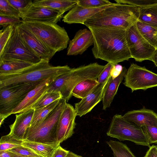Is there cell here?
<instances>
[{
    "label": "cell",
    "instance_id": "1",
    "mask_svg": "<svg viewBox=\"0 0 157 157\" xmlns=\"http://www.w3.org/2000/svg\"><path fill=\"white\" fill-rule=\"evenodd\" d=\"M88 28L94 37L92 51L95 58L115 65L132 58L126 30L108 28Z\"/></svg>",
    "mask_w": 157,
    "mask_h": 157
},
{
    "label": "cell",
    "instance_id": "2",
    "mask_svg": "<svg viewBox=\"0 0 157 157\" xmlns=\"http://www.w3.org/2000/svg\"><path fill=\"white\" fill-rule=\"evenodd\" d=\"M139 13V7L114 3L87 20L84 25L88 28H108L126 30L136 23Z\"/></svg>",
    "mask_w": 157,
    "mask_h": 157
},
{
    "label": "cell",
    "instance_id": "3",
    "mask_svg": "<svg viewBox=\"0 0 157 157\" xmlns=\"http://www.w3.org/2000/svg\"><path fill=\"white\" fill-rule=\"evenodd\" d=\"M49 61L42 59L39 63L15 74L0 75V88L9 86L40 83L48 78L66 73L71 69L67 65L52 66Z\"/></svg>",
    "mask_w": 157,
    "mask_h": 157
},
{
    "label": "cell",
    "instance_id": "4",
    "mask_svg": "<svg viewBox=\"0 0 157 157\" xmlns=\"http://www.w3.org/2000/svg\"><path fill=\"white\" fill-rule=\"evenodd\" d=\"M105 66L95 62L71 68L68 72L58 76L46 92H60L67 102L72 96V91L76 85L87 79L97 80Z\"/></svg>",
    "mask_w": 157,
    "mask_h": 157
},
{
    "label": "cell",
    "instance_id": "5",
    "mask_svg": "<svg viewBox=\"0 0 157 157\" xmlns=\"http://www.w3.org/2000/svg\"><path fill=\"white\" fill-rule=\"evenodd\" d=\"M22 22L53 53L67 48L70 40L67 33L64 28L57 24L23 21Z\"/></svg>",
    "mask_w": 157,
    "mask_h": 157
},
{
    "label": "cell",
    "instance_id": "6",
    "mask_svg": "<svg viewBox=\"0 0 157 157\" xmlns=\"http://www.w3.org/2000/svg\"><path fill=\"white\" fill-rule=\"evenodd\" d=\"M61 98L59 102L44 121L34 128H29L23 141L54 144L57 142V132L59 121L67 103Z\"/></svg>",
    "mask_w": 157,
    "mask_h": 157
},
{
    "label": "cell",
    "instance_id": "7",
    "mask_svg": "<svg viewBox=\"0 0 157 157\" xmlns=\"http://www.w3.org/2000/svg\"><path fill=\"white\" fill-rule=\"evenodd\" d=\"M106 134L120 141L128 140L137 145L151 147L142 127L128 121L121 115L113 116Z\"/></svg>",
    "mask_w": 157,
    "mask_h": 157
},
{
    "label": "cell",
    "instance_id": "8",
    "mask_svg": "<svg viewBox=\"0 0 157 157\" xmlns=\"http://www.w3.org/2000/svg\"><path fill=\"white\" fill-rule=\"evenodd\" d=\"M1 59L18 60L33 64L37 63L42 59L30 50L22 40L18 24L14 25L10 38L0 54Z\"/></svg>",
    "mask_w": 157,
    "mask_h": 157
},
{
    "label": "cell",
    "instance_id": "9",
    "mask_svg": "<svg viewBox=\"0 0 157 157\" xmlns=\"http://www.w3.org/2000/svg\"><path fill=\"white\" fill-rule=\"evenodd\" d=\"M124 78L123 84L131 89L132 92L157 86V74L134 63L131 64Z\"/></svg>",
    "mask_w": 157,
    "mask_h": 157
},
{
    "label": "cell",
    "instance_id": "10",
    "mask_svg": "<svg viewBox=\"0 0 157 157\" xmlns=\"http://www.w3.org/2000/svg\"><path fill=\"white\" fill-rule=\"evenodd\" d=\"M40 83L9 86L0 88V114L11 115L13 110L23 101L28 92Z\"/></svg>",
    "mask_w": 157,
    "mask_h": 157
},
{
    "label": "cell",
    "instance_id": "11",
    "mask_svg": "<svg viewBox=\"0 0 157 157\" xmlns=\"http://www.w3.org/2000/svg\"><path fill=\"white\" fill-rule=\"evenodd\" d=\"M126 31L127 43L132 58L139 62L147 60L151 61L156 49L142 36L136 23Z\"/></svg>",
    "mask_w": 157,
    "mask_h": 157
},
{
    "label": "cell",
    "instance_id": "12",
    "mask_svg": "<svg viewBox=\"0 0 157 157\" xmlns=\"http://www.w3.org/2000/svg\"><path fill=\"white\" fill-rule=\"evenodd\" d=\"M63 14L48 8L35 6L32 3L21 13V17L23 21L57 24L63 18Z\"/></svg>",
    "mask_w": 157,
    "mask_h": 157
},
{
    "label": "cell",
    "instance_id": "13",
    "mask_svg": "<svg viewBox=\"0 0 157 157\" xmlns=\"http://www.w3.org/2000/svg\"><path fill=\"white\" fill-rule=\"evenodd\" d=\"M76 114L75 108L67 103L60 117L57 129L58 143L60 144L71 137L75 128Z\"/></svg>",
    "mask_w": 157,
    "mask_h": 157
},
{
    "label": "cell",
    "instance_id": "14",
    "mask_svg": "<svg viewBox=\"0 0 157 157\" xmlns=\"http://www.w3.org/2000/svg\"><path fill=\"white\" fill-rule=\"evenodd\" d=\"M18 26L21 38L30 50L42 59L49 61L55 54L50 51L22 22L18 24Z\"/></svg>",
    "mask_w": 157,
    "mask_h": 157
},
{
    "label": "cell",
    "instance_id": "15",
    "mask_svg": "<svg viewBox=\"0 0 157 157\" xmlns=\"http://www.w3.org/2000/svg\"><path fill=\"white\" fill-rule=\"evenodd\" d=\"M110 77V75L105 82L99 84L88 95L75 104V109L77 116L81 117L86 115L102 100L105 88Z\"/></svg>",
    "mask_w": 157,
    "mask_h": 157
},
{
    "label": "cell",
    "instance_id": "16",
    "mask_svg": "<svg viewBox=\"0 0 157 157\" xmlns=\"http://www.w3.org/2000/svg\"><path fill=\"white\" fill-rule=\"evenodd\" d=\"M57 77L48 78L40 83L28 92L23 101L13 110L11 114L19 113L31 109L33 105L46 92L49 86Z\"/></svg>",
    "mask_w": 157,
    "mask_h": 157
},
{
    "label": "cell",
    "instance_id": "17",
    "mask_svg": "<svg viewBox=\"0 0 157 157\" xmlns=\"http://www.w3.org/2000/svg\"><path fill=\"white\" fill-rule=\"evenodd\" d=\"M94 43V37L90 30L87 29H80L76 33L73 39L69 41L67 55H81L89 47L93 45Z\"/></svg>",
    "mask_w": 157,
    "mask_h": 157
},
{
    "label": "cell",
    "instance_id": "18",
    "mask_svg": "<svg viewBox=\"0 0 157 157\" xmlns=\"http://www.w3.org/2000/svg\"><path fill=\"white\" fill-rule=\"evenodd\" d=\"M113 4L96 8H86L77 4L64 16L62 21L68 24H81L84 25L87 20Z\"/></svg>",
    "mask_w": 157,
    "mask_h": 157
},
{
    "label": "cell",
    "instance_id": "19",
    "mask_svg": "<svg viewBox=\"0 0 157 157\" xmlns=\"http://www.w3.org/2000/svg\"><path fill=\"white\" fill-rule=\"evenodd\" d=\"M123 116L126 120L141 127L150 126L157 127V114L151 109L143 108L132 110Z\"/></svg>",
    "mask_w": 157,
    "mask_h": 157
},
{
    "label": "cell",
    "instance_id": "20",
    "mask_svg": "<svg viewBox=\"0 0 157 157\" xmlns=\"http://www.w3.org/2000/svg\"><path fill=\"white\" fill-rule=\"evenodd\" d=\"M34 111V109H31L16 114L14 122L10 126L9 134L17 139L23 140L30 126Z\"/></svg>",
    "mask_w": 157,
    "mask_h": 157
},
{
    "label": "cell",
    "instance_id": "21",
    "mask_svg": "<svg viewBox=\"0 0 157 157\" xmlns=\"http://www.w3.org/2000/svg\"><path fill=\"white\" fill-rule=\"evenodd\" d=\"M127 70L126 67H124L121 73L118 77L114 79H112L110 77L105 88L102 100L103 110H105L110 107L117 93L118 87L124 78Z\"/></svg>",
    "mask_w": 157,
    "mask_h": 157
},
{
    "label": "cell",
    "instance_id": "22",
    "mask_svg": "<svg viewBox=\"0 0 157 157\" xmlns=\"http://www.w3.org/2000/svg\"><path fill=\"white\" fill-rule=\"evenodd\" d=\"M77 2V0H36L33 1V4L64 13L71 10Z\"/></svg>",
    "mask_w": 157,
    "mask_h": 157
},
{
    "label": "cell",
    "instance_id": "23",
    "mask_svg": "<svg viewBox=\"0 0 157 157\" xmlns=\"http://www.w3.org/2000/svg\"><path fill=\"white\" fill-rule=\"evenodd\" d=\"M35 64L13 59H0V75L14 74Z\"/></svg>",
    "mask_w": 157,
    "mask_h": 157
},
{
    "label": "cell",
    "instance_id": "24",
    "mask_svg": "<svg viewBox=\"0 0 157 157\" xmlns=\"http://www.w3.org/2000/svg\"><path fill=\"white\" fill-rule=\"evenodd\" d=\"M60 144H45L23 140L22 145L28 148L42 157H52Z\"/></svg>",
    "mask_w": 157,
    "mask_h": 157
},
{
    "label": "cell",
    "instance_id": "25",
    "mask_svg": "<svg viewBox=\"0 0 157 157\" xmlns=\"http://www.w3.org/2000/svg\"><path fill=\"white\" fill-rule=\"evenodd\" d=\"M139 8L138 20L157 28V3Z\"/></svg>",
    "mask_w": 157,
    "mask_h": 157
},
{
    "label": "cell",
    "instance_id": "26",
    "mask_svg": "<svg viewBox=\"0 0 157 157\" xmlns=\"http://www.w3.org/2000/svg\"><path fill=\"white\" fill-rule=\"evenodd\" d=\"M60 99L54 101L47 105L34 109L29 128H34L40 125L55 108L59 103Z\"/></svg>",
    "mask_w": 157,
    "mask_h": 157
},
{
    "label": "cell",
    "instance_id": "27",
    "mask_svg": "<svg viewBox=\"0 0 157 157\" xmlns=\"http://www.w3.org/2000/svg\"><path fill=\"white\" fill-rule=\"evenodd\" d=\"M99 83L97 80L87 79L78 83L73 89L72 96L82 99L88 95Z\"/></svg>",
    "mask_w": 157,
    "mask_h": 157
},
{
    "label": "cell",
    "instance_id": "28",
    "mask_svg": "<svg viewBox=\"0 0 157 157\" xmlns=\"http://www.w3.org/2000/svg\"><path fill=\"white\" fill-rule=\"evenodd\" d=\"M136 25L142 36L155 48L156 45L157 28L138 20Z\"/></svg>",
    "mask_w": 157,
    "mask_h": 157
},
{
    "label": "cell",
    "instance_id": "29",
    "mask_svg": "<svg viewBox=\"0 0 157 157\" xmlns=\"http://www.w3.org/2000/svg\"><path fill=\"white\" fill-rule=\"evenodd\" d=\"M106 143L113 152V157H136L125 144L112 140Z\"/></svg>",
    "mask_w": 157,
    "mask_h": 157
},
{
    "label": "cell",
    "instance_id": "30",
    "mask_svg": "<svg viewBox=\"0 0 157 157\" xmlns=\"http://www.w3.org/2000/svg\"><path fill=\"white\" fill-rule=\"evenodd\" d=\"M62 98H63V97L60 92H46L33 105L32 109H35L47 105Z\"/></svg>",
    "mask_w": 157,
    "mask_h": 157
},
{
    "label": "cell",
    "instance_id": "31",
    "mask_svg": "<svg viewBox=\"0 0 157 157\" xmlns=\"http://www.w3.org/2000/svg\"><path fill=\"white\" fill-rule=\"evenodd\" d=\"M23 140L17 139L9 133L2 136L0 140V151L9 150L22 146Z\"/></svg>",
    "mask_w": 157,
    "mask_h": 157
},
{
    "label": "cell",
    "instance_id": "32",
    "mask_svg": "<svg viewBox=\"0 0 157 157\" xmlns=\"http://www.w3.org/2000/svg\"><path fill=\"white\" fill-rule=\"evenodd\" d=\"M0 15L21 19L20 13L8 0H0Z\"/></svg>",
    "mask_w": 157,
    "mask_h": 157
},
{
    "label": "cell",
    "instance_id": "33",
    "mask_svg": "<svg viewBox=\"0 0 157 157\" xmlns=\"http://www.w3.org/2000/svg\"><path fill=\"white\" fill-rule=\"evenodd\" d=\"M77 4L88 8H96L113 4L108 0H77Z\"/></svg>",
    "mask_w": 157,
    "mask_h": 157
},
{
    "label": "cell",
    "instance_id": "34",
    "mask_svg": "<svg viewBox=\"0 0 157 157\" xmlns=\"http://www.w3.org/2000/svg\"><path fill=\"white\" fill-rule=\"evenodd\" d=\"M11 25L4 27L0 31V54L2 52L13 31L14 25Z\"/></svg>",
    "mask_w": 157,
    "mask_h": 157
},
{
    "label": "cell",
    "instance_id": "35",
    "mask_svg": "<svg viewBox=\"0 0 157 157\" xmlns=\"http://www.w3.org/2000/svg\"><path fill=\"white\" fill-rule=\"evenodd\" d=\"M150 144L157 143V127L150 126L142 127Z\"/></svg>",
    "mask_w": 157,
    "mask_h": 157
},
{
    "label": "cell",
    "instance_id": "36",
    "mask_svg": "<svg viewBox=\"0 0 157 157\" xmlns=\"http://www.w3.org/2000/svg\"><path fill=\"white\" fill-rule=\"evenodd\" d=\"M116 3L127 4L141 7L157 3V0H114Z\"/></svg>",
    "mask_w": 157,
    "mask_h": 157
},
{
    "label": "cell",
    "instance_id": "37",
    "mask_svg": "<svg viewBox=\"0 0 157 157\" xmlns=\"http://www.w3.org/2000/svg\"><path fill=\"white\" fill-rule=\"evenodd\" d=\"M18 155L29 157H42L31 149L22 146L9 150Z\"/></svg>",
    "mask_w": 157,
    "mask_h": 157
},
{
    "label": "cell",
    "instance_id": "38",
    "mask_svg": "<svg viewBox=\"0 0 157 157\" xmlns=\"http://www.w3.org/2000/svg\"><path fill=\"white\" fill-rule=\"evenodd\" d=\"M9 2L20 13L33 3L30 0H8Z\"/></svg>",
    "mask_w": 157,
    "mask_h": 157
},
{
    "label": "cell",
    "instance_id": "39",
    "mask_svg": "<svg viewBox=\"0 0 157 157\" xmlns=\"http://www.w3.org/2000/svg\"><path fill=\"white\" fill-rule=\"evenodd\" d=\"M21 18L0 15V25L1 27H6L11 25H16L22 22Z\"/></svg>",
    "mask_w": 157,
    "mask_h": 157
},
{
    "label": "cell",
    "instance_id": "40",
    "mask_svg": "<svg viewBox=\"0 0 157 157\" xmlns=\"http://www.w3.org/2000/svg\"><path fill=\"white\" fill-rule=\"evenodd\" d=\"M114 65L108 63L105 65V67L99 75L98 82L99 84H102L105 82L108 78L111 70Z\"/></svg>",
    "mask_w": 157,
    "mask_h": 157
},
{
    "label": "cell",
    "instance_id": "41",
    "mask_svg": "<svg viewBox=\"0 0 157 157\" xmlns=\"http://www.w3.org/2000/svg\"><path fill=\"white\" fill-rule=\"evenodd\" d=\"M124 67L117 64L114 65L110 72V75L112 79H114L118 77L121 73Z\"/></svg>",
    "mask_w": 157,
    "mask_h": 157
},
{
    "label": "cell",
    "instance_id": "42",
    "mask_svg": "<svg viewBox=\"0 0 157 157\" xmlns=\"http://www.w3.org/2000/svg\"><path fill=\"white\" fill-rule=\"evenodd\" d=\"M69 152V151L65 150L60 145L55 151L52 157H66Z\"/></svg>",
    "mask_w": 157,
    "mask_h": 157
},
{
    "label": "cell",
    "instance_id": "43",
    "mask_svg": "<svg viewBox=\"0 0 157 157\" xmlns=\"http://www.w3.org/2000/svg\"><path fill=\"white\" fill-rule=\"evenodd\" d=\"M144 157H157V145L151 146Z\"/></svg>",
    "mask_w": 157,
    "mask_h": 157
},
{
    "label": "cell",
    "instance_id": "44",
    "mask_svg": "<svg viewBox=\"0 0 157 157\" xmlns=\"http://www.w3.org/2000/svg\"><path fill=\"white\" fill-rule=\"evenodd\" d=\"M0 157H15V154L9 150L1 151Z\"/></svg>",
    "mask_w": 157,
    "mask_h": 157
},
{
    "label": "cell",
    "instance_id": "45",
    "mask_svg": "<svg viewBox=\"0 0 157 157\" xmlns=\"http://www.w3.org/2000/svg\"><path fill=\"white\" fill-rule=\"evenodd\" d=\"M151 61L154 63L155 66L157 67V48L156 49Z\"/></svg>",
    "mask_w": 157,
    "mask_h": 157
},
{
    "label": "cell",
    "instance_id": "46",
    "mask_svg": "<svg viewBox=\"0 0 157 157\" xmlns=\"http://www.w3.org/2000/svg\"><path fill=\"white\" fill-rule=\"evenodd\" d=\"M10 115H5L0 114V126L1 127L4 120L8 117Z\"/></svg>",
    "mask_w": 157,
    "mask_h": 157
},
{
    "label": "cell",
    "instance_id": "47",
    "mask_svg": "<svg viewBox=\"0 0 157 157\" xmlns=\"http://www.w3.org/2000/svg\"><path fill=\"white\" fill-rule=\"evenodd\" d=\"M66 157H82L77 155L72 152L69 151Z\"/></svg>",
    "mask_w": 157,
    "mask_h": 157
},
{
    "label": "cell",
    "instance_id": "48",
    "mask_svg": "<svg viewBox=\"0 0 157 157\" xmlns=\"http://www.w3.org/2000/svg\"><path fill=\"white\" fill-rule=\"evenodd\" d=\"M14 154H15V157H34L22 156H20V155H18L15 154V153H14Z\"/></svg>",
    "mask_w": 157,
    "mask_h": 157
},
{
    "label": "cell",
    "instance_id": "49",
    "mask_svg": "<svg viewBox=\"0 0 157 157\" xmlns=\"http://www.w3.org/2000/svg\"><path fill=\"white\" fill-rule=\"evenodd\" d=\"M157 48V37L156 38V49Z\"/></svg>",
    "mask_w": 157,
    "mask_h": 157
}]
</instances>
